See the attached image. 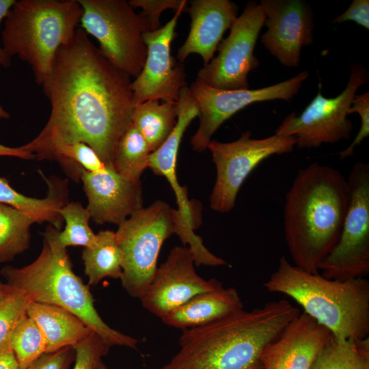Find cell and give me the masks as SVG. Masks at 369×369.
Segmentation results:
<instances>
[{
	"label": "cell",
	"mask_w": 369,
	"mask_h": 369,
	"mask_svg": "<svg viewBox=\"0 0 369 369\" xmlns=\"http://www.w3.org/2000/svg\"><path fill=\"white\" fill-rule=\"evenodd\" d=\"M131 83L79 27L57 51L42 84L51 112L36 138L55 133L68 143H85L112 167L117 144L132 124Z\"/></svg>",
	"instance_id": "obj_1"
},
{
	"label": "cell",
	"mask_w": 369,
	"mask_h": 369,
	"mask_svg": "<svg viewBox=\"0 0 369 369\" xmlns=\"http://www.w3.org/2000/svg\"><path fill=\"white\" fill-rule=\"evenodd\" d=\"M300 313L280 299L184 329L180 350L159 369H262L263 348Z\"/></svg>",
	"instance_id": "obj_2"
},
{
	"label": "cell",
	"mask_w": 369,
	"mask_h": 369,
	"mask_svg": "<svg viewBox=\"0 0 369 369\" xmlns=\"http://www.w3.org/2000/svg\"><path fill=\"white\" fill-rule=\"evenodd\" d=\"M348 201L347 178L338 169L315 162L297 172L284 205L285 240L295 266L319 273L339 240Z\"/></svg>",
	"instance_id": "obj_3"
},
{
	"label": "cell",
	"mask_w": 369,
	"mask_h": 369,
	"mask_svg": "<svg viewBox=\"0 0 369 369\" xmlns=\"http://www.w3.org/2000/svg\"><path fill=\"white\" fill-rule=\"evenodd\" d=\"M58 229L49 225L42 233V250L31 263L6 266L1 275L13 289L31 301L59 306L79 318L109 346L137 349L139 340L109 326L94 306V299L82 279L72 271L66 249L57 241Z\"/></svg>",
	"instance_id": "obj_4"
},
{
	"label": "cell",
	"mask_w": 369,
	"mask_h": 369,
	"mask_svg": "<svg viewBox=\"0 0 369 369\" xmlns=\"http://www.w3.org/2000/svg\"><path fill=\"white\" fill-rule=\"evenodd\" d=\"M270 292L288 296L303 312L341 340L369 335V282L364 277L330 279L292 264L285 256L263 284Z\"/></svg>",
	"instance_id": "obj_5"
},
{
	"label": "cell",
	"mask_w": 369,
	"mask_h": 369,
	"mask_svg": "<svg viewBox=\"0 0 369 369\" xmlns=\"http://www.w3.org/2000/svg\"><path fill=\"white\" fill-rule=\"evenodd\" d=\"M82 13L78 0H16L3 20L4 53L26 62L42 85L57 51L79 27Z\"/></svg>",
	"instance_id": "obj_6"
},
{
	"label": "cell",
	"mask_w": 369,
	"mask_h": 369,
	"mask_svg": "<svg viewBox=\"0 0 369 369\" xmlns=\"http://www.w3.org/2000/svg\"><path fill=\"white\" fill-rule=\"evenodd\" d=\"M176 210L161 200L142 207L118 225L115 233L122 254V285L132 297L140 299L157 269L164 241L176 234Z\"/></svg>",
	"instance_id": "obj_7"
},
{
	"label": "cell",
	"mask_w": 369,
	"mask_h": 369,
	"mask_svg": "<svg viewBox=\"0 0 369 369\" xmlns=\"http://www.w3.org/2000/svg\"><path fill=\"white\" fill-rule=\"evenodd\" d=\"M80 21L87 35L99 43V50L118 69L136 78L147 57L143 34L150 31L147 18L137 14L126 0H78Z\"/></svg>",
	"instance_id": "obj_8"
},
{
	"label": "cell",
	"mask_w": 369,
	"mask_h": 369,
	"mask_svg": "<svg viewBox=\"0 0 369 369\" xmlns=\"http://www.w3.org/2000/svg\"><path fill=\"white\" fill-rule=\"evenodd\" d=\"M347 182L349 201L339 240L318 266L323 277L340 281L369 273L368 163H355Z\"/></svg>",
	"instance_id": "obj_9"
},
{
	"label": "cell",
	"mask_w": 369,
	"mask_h": 369,
	"mask_svg": "<svg viewBox=\"0 0 369 369\" xmlns=\"http://www.w3.org/2000/svg\"><path fill=\"white\" fill-rule=\"evenodd\" d=\"M368 82V75L361 65L351 66L346 88L335 98H325L320 84L317 94L299 115L286 116L275 131L276 135L295 137L298 148H317L350 138L353 124L348 110L358 88Z\"/></svg>",
	"instance_id": "obj_10"
},
{
	"label": "cell",
	"mask_w": 369,
	"mask_h": 369,
	"mask_svg": "<svg viewBox=\"0 0 369 369\" xmlns=\"http://www.w3.org/2000/svg\"><path fill=\"white\" fill-rule=\"evenodd\" d=\"M296 144L295 137L276 134L264 139H252L249 131L232 142L211 140L208 148L217 170L210 197L211 208L219 213L230 212L235 206L239 189L251 172L273 155L292 152Z\"/></svg>",
	"instance_id": "obj_11"
},
{
	"label": "cell",
	"mask_w": 369,
	"mask_h": 369,
	"mask_svg": "<svg viewBox=\"0 0 369 369\" xmlns=\"http://www.w3.org/2000/svg\"><path fill=\"white\" fill-rule=\"evenodd\" d=\"M265 18L258 3L248 2L219 44L218 55L198 71L196 80L221 90L249 89L248 74L259 65L254 51Z\"/></svg>",
	"instance_id": "obj_12"
},
{
	"label": "cell",
	"mask_w": 369,
	"mask_h": 369,
	"mask_svg": "<svg viewBox=\"0 0 369 369\" xmlns=\"http://www.w3.org/2000/svg\"><path fill=\"white\" fill-rule=\"evenodd\" d=\"M308 75V71H302L279 83L256 90H221L195 80L189 89L200 107V122L191 138L193 149L197 152L204 151L219 126L252 103L277 99L290 101Z\"/></svg>",
	"instance_id": "obj_13"
},
{
	"label": "cell",
	"mask_w": 369,
	"mask_h": 369,
	"mask_svg": "<svg viewBox=\"0 0 369 369\" xmlns=\"http://www.w3.org/2000/svg\"><path fill=\"white\" fill-rule=\"evenodd\" d=\"M186 8L177 10L163 27L143 34L147 57L141 72L131 83L136 104L152 100L177 102L180 90L187 86L184 65L170 53L177 21Z\"/></svg>",
	"instance_id": "obj_14"
},
{
	"label": "cell",
	"mask_w": 369,
	"mask_h": 369,
	"mask_svg": "<svg viewBox=\"0 0 369 369\" xmlns=\"http://www.w3.org/2000/svg\"><path fill=\"white\" fill-rule=\"evenodd\" d=\"M195 265L189 247H173L139 299L143 308L161 318L198 294L223 287L216 279L200 277Z\"/></svg>",
	"instance_id": "obj_15"
},
{
	"label": "cell",
	"mask_w": 369,
	"mask_h": 369,
	"mask_svg": "<svg viewBox=\"0 0 369 369\" xmlns=\"http://www.w3.org/2000/svg\"><path fill=\"white\" fill-rule=\"evenodd\" d=\"M267 30L261 42L282 65L297 67L301 49L313 42V14L302 0H261Z\"/></svg>",
	"instance_id": "obj_16"
},
{
	"label": "cell",
	"mask_w": 369,
	"mask_h": 369,
	"mask_svg": "<svg viewBox=\"0 0 369 369\" xmlns=\"http://www.w3.org/2000/svg\"><path fill=\"white\" fill-rule=\"evenodd\" d=\"M80 178L87 198V208L96 224L119 225L143 207L141 181H131L107 165L101 172L81 168Z\"/></svg>",
	"instance_id": "obj_17"
},
{
	"label": "cell",
	"mask_w": 369,
	"mask_h": 369,
	"mask_svg": "<svg viewBox=\"0 0 369 369\" xmlns=\"http://www.w3.org/2000/svg\"><path fill=\"white\" fill-rule=\"evenodd\" d=\"M331 336L312 318L300 313L282 333L263 348L262 369H310Z\"/></svg>",
	"instance_id": "obj_18"
},
{
	"label": "cell",
	"mask_w": 369,
	"mask_h": 369,
	"mask_svg": "<svg viewBox=\"0 0 369 369\" xmlns=\"http://www.w3.org/2000/svg\"><path fill=\"white\" fill-rule=\"evenodd\" d=\"M187 124L179 121L165 142L151 152L149 168L158 176L165 177L174 190L178 204L176 234L185 245H189L194 260L203 262L210 256V251L204 245L202 238L194 233L197 218L191 202L187 197V189L180 186L176 175V161L179 146Z\"/></svg>",
	"instance_id": "obj_19"
},
{
	"label": "cell",
	"mask_w": 369,
	"mask_h": 369,
	"mask_svg": "<svg viewBox=\"0 0 369 369\" xmlns=\"http://www.w3.org/2000/svg\"><path fill=\"white\" fill-rule=\"evenodd\" d=\"M188 11L190 31L176 57L182 63L190 54L197 53L205 66L212 60L223 33L237 18L238 8L229 0H193Z\"/></svg>",
	"instance_id": "obj_20"
},
{
	"label": "cell",
	"mask_w": 369,
	"mask_h": 369,
	"mask_svg": "<svg viewBox=\"0 0 369 369\" xmlns=\"http://www.w3.org/2000/svg\"><path fill=\"white\" fill-rule=\"evenodd\" d=\"M243 309L234 288H223L198 294L162 317L163 323L182 330L204 325Z\"/></svg>",
	"instance_id": "obj_21"
},
{
	"label": "cell",
	"mask_w": 369,
	"mask_h": 369,
	"mask_svg": "<svg viewBox=\"0 0 369 369\" xmlns=\"http://www.w3.org/2000/svg\"><path fill=\"white\" fill-rule=\"evenodd\" d=\"M27 313L44 336L45 353L74 346L94 332L77 316L59 306L31 301Z\"/></svg>",
	"instance_id": "obj_22"
},
{
	"label": "cell",
	"mask_w": 369,
	"mask_h": 369,
	"mask_svg": "<svg viewBox=\"0 0 369 369\" xmlns=\"http://www.w3.org/2000/svg\"><path fill=\"white\" fill-rule=\"evenodd\" d=\"M177 102L147 100L135 105L132 123L144 137L152 152L167 139L177 122Z\"/></svg>",
	"instance_id": "obj_23"
},
{
	"label": "cell",
	"mask_w": 369,
	"mask_h": 369,
	"mask_svg": "<svg viewBox=\"0 0 369 369\" xmlns=\"http://www.w3.org/2000/svg\"><path fill=\"white\" fill-rule=\"evenodd\" d=\"M96 244L84 247L82 252L88 286L97 285L105 277L120 279L122 275V254L115 232L101 230L96 234Z\"/></svg>",
	"instance_id": "obj_24"
},
{
	"label": "cell",
	"mask_w": 369,
	"mask_h": 369,
	"mask_svg": "<svg viewBox=\"0 0 369 369\" xmlns=\"http://www.w3.org/2000/svg\"><path fill=\"white\" fill-rule=\"evenodd\" d=\"M310 369H369V338L341 340L331 334Z\"/></svg>",
	"instance_id": "obj_25"
},
{
	"label": "cell",
	"mask_w": 369,
	"mask_h": 369,
	"mask_svg": "<svg viewBox=\"0 0 369 369\" xmlns=\"http://www.w3.org/2000/svg\"><path fill=\"white\" fill-rule=\"evenodd\" d=\"M50 191L45 198L28 197L16 191L5 178L0 177V203L26 213L36 223L48 222L60 230L63 219L59 210L66 203L61 196L55 194L53 189Z\"/></svg>",
	"instance_id": "obj_26"
},
{
	"label": "cell",
	"mask_w": 369,
	"mask_h": 369,
	"mask_svg": "<svg viewBox=\"0 0 369 369\" xmlns=\"http://www.w3.org/2000/svg\"><path fill=\"white\" fill-rule=\"evenodd\" d=\"M151 152L147 141L132 123L117 144L112 167L125 178L139 181L149 167Z\"/></svg>",
	"instance_id": "obj_27"
},
{
	"label": "cell",
	"mask_w": 369,
	"mask_h": 369,
	"mask_svg": "<svg viewBox=\"0 0 369 369\" xmlns=\"http://www.w3.org/2000/svg\"><path fill=\"white\" fill-rule=\"evenodd\" d=\"M34 223L26 213L0 203V262L11 261L28 249Z\"/></svg>",
	"instance_id": "obj_28"
},
{
	"label": "cell",
	"mask_w": 369,
	"mask_h": 369,
	"mask_svg": "<svg viewBox=\"0 0 369 369\" xmlns=\"http://www.w3.org/2000/svg\"><path fill=\"white\" fill-rule=\"evenodd\" d=\"M59 213L66 223L64 230L57 232V241L61 247H92L96 244V234L89 225L92 217L87 207L80 202H71L60 208Z\"/></svg>",
	"instance_id": "obj_29"
},
{
	"label": "cell",
	"mask_w": 369,
	"mask_h": 369,
	"mask_svg": "<svg viewBox=\"0 0 369 369\" xmlns=\"http://www.w3.org/2000/svg\"><path fill=\"white\" fill-rule=\"evenodd\" d=\"M10 346L16 357L19 368L25 369L46 353V342L38 325L27 316L13 332Z\"/></svg>",
	"instance_id": "obj_30"
},
{
	"label": "cell",
	"mask_w": 369,
	"mask_h": 369,
	"mask_svg": "<svg viewBox=\"0 0 369 369\" xmlns=\"http://www.w3.org/2000/svg\"><path fill=\"white\" fill-rule=\"evenodd\" d=\"M31 302L27 296L16 291L0 303V353L10 346L11 336L27 316Z\"/></svg>",
	"instance_id": "obj_31"
},
{
	"label": "cell",
	"mask_w": 369,
	"mask_h": 369,
	"mask_svg": "<svg viewBox=\"0 0 369 369\" xmlns=\"http://www.w3.org/2000/svg\"><path fill=\"white\" fill-rule=\"evenodd\" d=\"M100 337L92 332L88 337L72 346L74 364L72 369H97L109 349Z\"/></svg>",
	"instance_id": "obj_32"
},
{
	"label": "cell",
	"mask_w": 369,
	"mask_h": 369,
	"mask_svg": "<svg viewBox=\"0 0 369 369\" xmlns=\"http://www.w3.org/2000/svg\"><path fill=\"white\" fill-rule=\"evenodd\" d=\"M357 113L360 117L361 125L357 136L352 143L339 154L342 159L354 155L355 147L369 135V92L355 95L348 110V113Z\"/></svg>",
	"instance_id": "obj_33"
},
{
	"label": "cell",
	"mask_w": 369,
	"mask_h": 369,
	"mask_svg": "<svg viewBox=\"0 0 369 369\" xmlns=\"http://www.w3.org/2000/svg\"><path fill=\"white\" fill-rule=\"evenodd\" d=\"M133 8H142V14L147 18L150 31L161 28L159 18L165 10L173 9L175 12L182 7H187L186 0H131L128 1Z\"/></svg>",
	"instance_id": "obj_34"
},
{
	"label": "cell",
	"mask_w": 369,
	"mask_h": 369,
	"mask_svg": "<svg viewBox=\"0 0 369 369\" xmlns=\"http://www.w3.org/2000/svg\"><path fill=\"white\" fill-rule=\"evenodd\" d=\"M74 359L72 346H67L53 353L43 354L25 369H68Z\"/></svg>",
	"instance_id": "obj_35"
},
{
	"label": "cell",
	"mask_w": 369,
	"mask_h": 369,
	"mask_svg": "<svg viewBox=\"0 0 369 369\" xmlns=\"http://www.w3.org/2000/svg\"><path fill=\"white\" fill-rule=\"evenodd\" d=\"M354 21L366 29H369V1L354 0L348 9L334 18L333 23Z\"/></svg>",
	"instance_id": "obj_36"
},
{
	"label": "cell",
	"mask_w": 369,
	"mask_h": 369,
	"mask_svg": "<svg viewBox=\"0 0 369 369\" xmlns=\"http://www.w3.org/2000/svg\"><path fill=\"white\" fill-rule=\"evenodd\" d=\"M16 0H0V24L4 20ZM11 65L10 59L4 53L0 42V68H8Z\"/></svg>",
	"instance_id": "obj_37"
},
{
	"label": "cell",
	"mask_w": 369,
	"mask_h": 369,
	"mask_svg": "<svg viewBox=\"0 0 369 369\" xmlns=\"http://www.w3.org/2000/svg\"><path fill=\"white\" fill-rule=\"evenodd\" d=\"M0 369H20L16 357L10 346L0 353Z\"/></svg>",
	"instance_id": "obj_38"
},
{
	"label": "cell",
	"mask_w": 369,
	"mask_h": 369,
	"mask_svg": "<svg viewBox=\"0 0 369 369\" xmlns=\"http://www.w3.org/2000/svg\"><path fill=\"white\" fill-rule=\"evenodd\" d=\"M0 156H14L23 159H33L34 155L20 147L12 148L0 144Z\"/></svg>",
	"instance_id": "obj_39"
},
{
	"label": "cell",
	"mask_w": 369,
	"mask_h": 369,
	"mask_svg": "<svg viewBox=\"0 0 369 369\" xmlns=\"http://www.w3.org/2000/svg\"><path fill=\"white\" fill-rule=\"evenodd\" d=\"M16 292V290L13 289L8 284H3L0 282V303Z\"/></svg>",
	"instance_id": "obj_40"
},
{
	"label": "cell",
	"mask_w": 369,
	"mask_h": 369,
	"mask_svg": "<svg viewBox=\"0 0 369 369\" xmlns=\"http://www.w3.org/2000/svg\"><path fill=\"white\" fill-rule=\"evenodd\" d=\"M10 118L9 112L3 109L2 105L0 104V120H8Z\"/></svg>",
	"instance_id": "obj_41"
},
{
	"label": "cell",
	"mask_w": 369,
	"mask_h": 369,
	"mask_svg": "<svg viewBox=\"0 0 369 369\" xmlns=\"http://www.w3.org/2000/svg\"><path fill=\"white\" fill-rule=\"evenodd\" d=\"M97 369H108L107 366L101 361L98 365Z\"/></svg>",
	"instance_id": "obj_42"
}]
</instances>
